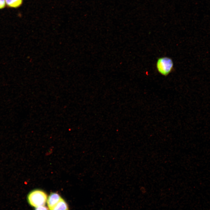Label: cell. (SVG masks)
I'll use <instances>...</instances> for the list:
<instances>
[{
  "mask_svg": "<svg viewBox=\"0 0 210 210\" xmlns=\"http://www.w3.org/2000/svg\"><path fill=\"white\" fill-rule=\"evenodd\" d=\"M27 199L30 204L36 208L45 206L47 201V196L46 193L43 191L36 190L29 193Z\"/></svg>",
  "mask_w": 210,
  "mask_h": 210,
  "instance_id": "6da1fadb",
  "label": "cell"
},
{
  "mask_svg": "<svg viewBox=\"0 0 210 210\" xmlns=\"http://www.w3.org/2000/svg\"><path fill=\"white\" fill-rule=\"evenodd\" d=\"M173 62L172 60L167 57L159 58L156 62V68L158 72L161 75L166 76L172 70Z\"/></svg>",
  "mask_w": 210,
  "mask_h": 210,
  "instance_id": "7a4b0ae2",
  "label": "cell"
},
{
  "mask_svg": "<svg viewBox=\"0 0 210 210\" xmlns=\"http://www.w3.org/2000/svg\"><path fill=\"white\" fill-rule=\"evenodd\" d=\"M62 198L60 196L56 193H52L47 199V204L50 210H52L53 208Z\"/></svg>",
  "mask_w": 210,
  "mask_h": 210,
  "instance_id": "3957f363",
  "label": "cell"
},
{
  "mask_svg": "<svg viewBox=\"0 0 210 210\" xmlns=\"http://www.w3.org/2000/svg\"><path fill=\"white\" fill-rule=\"evenodd\" d=\"M6 5L12 8H17L20 6L23 2V0H6Z\"/></svg>",
  "mask_w": 210,
  "mask_h": 210,
  "instance_id": "277c9868",
  "label": "cell"
},
{
  "mask_svg": "<svg viewBox=\"0 0 210 210\" xmlns=\"http://www.w3.org/2000/svg\"><path fill=\"white\" fill-rule=\"evenodd\" d=\"M67 205L64 200L62 198L53 208L52 210H68Z\"/></svg>",
  "mask_w": 210,
  "mask_h": 210,
  "instance_id": "5b68a950",
  "label": "cell"
},
{
  "mask_svg": "<svg viewBox=\"0 0 210 210\" xmlns=\"http://www.w3.org/2000/svg\"><path fill=\"white\" fill-rule=\"evenodd\" d=\"M6 4V0H0V9L5 7Z\"/></svg>",
  "mask_w": 210,
  "mask_h": 210,
  "instance_id": "8992f818",
  "label": "cell"
},
{
  "mask_svg": "<svg viewBox=\"0 0 210 210\" xmlns=\"http://www.w3.org/2000/svg\"><path fill=\"white\" fill-rule=\"evenodd\" d=\"M36 209L37 210H43V209H48L47 207L45 206H41L39 207H38L37 208H36Z\"/></svg>",
  "mask_w": 210,
  "mask_h": 210,
  "instance_id": "52a82bcc",
  "label": "cell"
}]
</instances>
